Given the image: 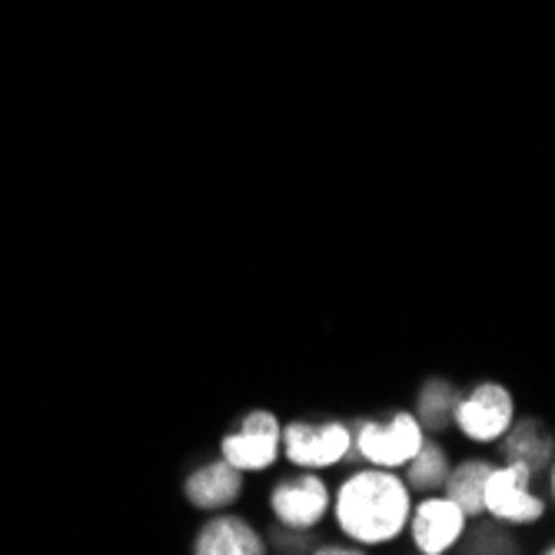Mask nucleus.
I'll list each match as a JSON object with an SVG mask.
<instances>
[{
    "label": "nucleus",
    "instance_id": "13",
    "mask_svg": "<svg viewBox=\"0 0 555 555\" xmlns=\"http://www.w3.org/2000/svg\"><path fill=\"white\" fill-rule=\"evenodd\" d=\"M413 469H410V479L416 489H433L446 479V456L436 449V446H420V452L410 460Z\"/></svg>",
    "mask_w": 555,
    "mask_h": 555
},
{
    "label": "nucleus",
    "instance_id": "4",
    "mask_svg": "<svg viewBox=\"0 0 555 555\" xmlns=\"http://www.w3.org/2000/svg\"><path fill=\"white\" fill-rule=\"evenodd\" d=\"M360 452L373 463V466H383V469H396V466H406L420 446H423V429L416 423V416L410 413H399L392 416L389 426H376V423H366L360 429V439H357Z\"/></svg>",
    "mask_w": 555,
    "mask_h": 555
},
{
    "label": "nucleus",
    "instance_id": "12",
    "mask_svg": "<svg viewBox=\"0 0 555 555\" xmlns=\"http://www.w3.org/2000/svg\"><path fill=\"white\" fill-rule=\"evenodd\" d=\"M506 452L513 456V463H526L532 473L548 460V452H552V439L542 433V426L539 423H522L516 433H509V439H506Z\"/></svg>",
    "mask_w": 555,
    "mask_h": 555
},
{
    "label": "nucleus",
    "instance_id": "8",
    "mask_svg": "<svg viewBox=\"0 0 555 555\" xmlns=\"http://www.w3.org/2000/svg\"><path fill=\"white\" fill-rule=\"evenodd\" d=\"M330 506V492L323 486V479L317 476H302L296 482H283L273 492V513L280 522L293 526V529H310L323 519Z\"/></svg>",
    "mask_w": 555,
    "mask_h": 555
},
{
    "label": "nucleus",
    "instance_id": "11",
    "mask_svg": "<svg viewBox=\"0 0 555 555\" xmlns=\"http://www.w3.org/2000/svg\"><path fill=\"white\" fill-rule=\"evenodd\" d=\"M489 473H492L489 463H463L456 473L449 476V499L456 502L466 516H479L486 509L482 492H486Z\"/></svg>",
    "mask_w": 555,
    "mask_h": 555
},
{
    "label": "nucleus",
    "instance_id": "1",
    "mask_svg": "<svg viewBox=\"0 0 555 555\" xmlns=\"http://www.w3.org/2000/svg\"><path fill=\"white\" fill-rule=\"evenodd\" d=\"M336 519L357 542H389L410 522V492L389 473H360L343 482L336 495Z\"/></svg>",
    "mask_w": 555,
    "mask_h": 555
},
{
    "label": "nucleus",
    "instance_id": "14",
    "mask_svg": "<svg viewBox=\"0 0 555 555\" xmlns=\"http://www.w3.org/2000/svg\"><path fill=\"white\" fill-rule=\"evenodd\" d=\"M420 413L429 426H442L452 413H456V396L446 383H429L420 396Z\"/></svg>",
    "mask_w": 555,
    "mask_h": 555
},
{
    "label": "nucleus",
    "instance_id": "2",
    "mask_svg": "<svg viewBox=\"0 0 555 555\" xmlns=\"http://www.w3.org/2000/svg\"><path fill=\"white\" fill-rule=\"evenodd\" d=\"M532 469L526 463H513L506 469H492L486 479L482 502L486 509L502 522H535L542 516V499L529 492Z\"/></svg>",
    "mask_w": 555,
    "mask_h": 555
},
{
    "label": "nucleus",
    "instance_id": "5",
    "mask_svg": "<svg viewBox=\"0 0 555 555\" xmlns=\"http://www.w3.org/2000/svg\"><path fill=\"white\" fill-rule=\"evenodd\" d=\"M286 456L296 466H310L323 469L333 466L346 456L349 449V429L343 423H326V426H307V423H293L283 433Z\"/></svg>",
    "mask_w": 555,
    "mask_h": 555
},
{
    "label": "nucleus",
    "instance_id": "9",
    "mask_svg": "<svg viewBox=\"0 0 555 555\" xmlns=\"http://www.w3.org/2000/svg\"><path fill=\"white\" fill-rule=\"evenodd\" d=\"M240 469L233 463H210L186 479V499L199 509H220L240 495Z\"/></svg>",
    "mask_w": 555,
    "mask_h": 555
},
{
    "label": "nucleus",
    "instance_id": "6",
    "mask_svg": "<svg viewBox=\"0 0 555 555\" xmlns=\"http://www.w3.org/2000/svg\"><path fill=\"white\" fill-rule=\"evenodd\" d=\"M280 452V426L273 413H249L236 436L223 439V460L236 469H267Z\"/></svg>",
    "mask_w": 555,
    "mask_h": 555
},
{
    "label": "nucleus",
    "instance_id": "7",
    "mask_svg": "<svg viewBox=\"0 0 555 555\" xmlns=\"http://www.w3.org/2000/svg\"><path fill=\"white\" fill-rule=\"evenodd\" d=\"M466 529V513L452 499H426L413 516L416 548L426 555H439L460 542Z\"/></svg>",
    "mask_w": 555,
    "mask_h": 555
},
{
    "label": "nucleus",
    "instance_id": "15",
    "mask_svg": "<svg viewBox=\"0 0 555 555\" xmlns=\"http://www.w3.org/2000/svg\"><path fill=\"white\" fill-rule=\"evenodd\" d=\"M548 552H552V555H555V545H552V548H548Z\"/></svg>",
    "mask_w": 555,
    "mask_h": 555
},
{
    "label": "nucleus",
    "instance_id": "3",
    "mask_svg": "<svg viewBox=\"0 0 555 555\" xmlns=\"http://www.w3.org/2000/svg\"><path fill=\"white\" fill-rule=\"evenodd\" d=\"M456 423L460 429L476 439V442H492L506 436L513 426V396L495 383L476 386L460 406H456Z\"/></svg>",
    "mask_w": 555,
    "mask_h": 555
},
{
    "label": "nucleus",
    "instance_id": "16",
    "mask_svg": "<svg viewBox=\"0 0 555 555\" xmlns=\"http://www.w3.org/2000/svg\"><path fill=\"white\" fill-rule=\"evenodd\" d=\"M552 486H555V476H552Z\"/></svg>",
    "mask_w": 555,
    "mask_h": 555
},
{
    "label": "nucleus",
    "instance_id": "10",
    "mask_svg": "<svg viewBox=\"0 0 555 555\" xmlns=\"http://www.w3.org/2000/svg\"><path fill=\"white\" fill-rule=\"evenodd\" d=\"M193 552H199V555H260L263 539L243 519H214L196 535Z\"/></svg>",
    "mask_w": 555,
    "mask_h": 555
}]
</instances>
